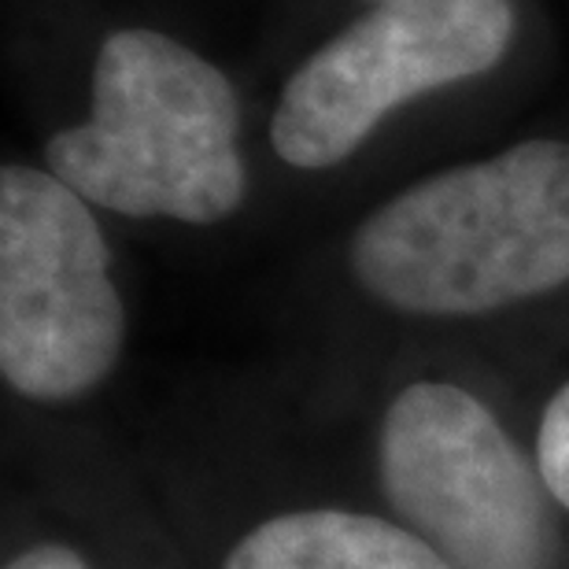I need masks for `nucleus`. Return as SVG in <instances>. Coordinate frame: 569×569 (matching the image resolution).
I'll list each match as a JSON object with an SVG mask.
<instances>
[{"instance_id":"4","label":"nucleus","mask_w":569,"mask_h":569,"mask_svg":"<svg viewBox=\"0 0 569 569\" xmlns=\"http://www.w3.org/2000/svg\"><path fill=\"white\" fill-rule=\"evenodd\" d=\"M378 481L403 529L455 569H551L555 496L473 392L415 381L378 429Z\"/></svg>"},{"instance_id":"6","label":"nucleus","mask_w":569,"mask_h":569,"mask_svg":"<svg viewBox=\"0 0 569 569\" xmlns=\"http://www.w3.org/2000/svg\"><path fill=\"white\" fill-rule=\"evenodd\" d=\"M222 569H455L411 529L359 510H292L233 543Z\"/></svg>"},{"instance_id":"7","label":"nucleus","mask_w":569,"mask_h":569,"mask_svg":"<svg viewBox=\"0 0 569 569\" xmlns=\"http://www.w3.org/2000/svg\"><path fill=\"white\" fill-rule=\"evenodd\" d=\"M367 4H381V0H289L281 16V30L274 33V67H284L318 33H326L333 22Z\"/></svg>"},{"instance_id":"2","label":"nucleus","mask_w":569,"mask_h":569,"mask_svg":"<svg viewBox=\"0 0 569 569\" xmlns=\"http://www.w3.org/2000/svg\"><path fill=\"white\" fill-rule=\"evenodd\" d=\"M373 307L473 322L569 289V138L532 133L407 181L345 237Z\"/></svg>"},{"instance_id":"9","label":"nucleus","mask_w":569,"mask_h":569,"mask_svg":"<svg viewBox=\"0 0 569 569\" xmlns=\"http://www.w3.org/2000/svg\"><path fill=\"white\" fill-rule=\"evenodd\" d=\"M4 569H89V566L74 548H63V543H38V548H27L22 555H16Z\"/></svg>"},{"instance_id":"1","label":"nucleus","mask_w":569,"mask_h":569,"mask_svg":"<svg viewBox=\"0 0 569 569\" xmlns=\"http://www.w3.org/2000/svg\"><path fill=\"white\" fill-rule=\"evenodd\" d=\"M11 38L74 67V111L44 133L41 167L97 211L203 230L248 203L244 93L186 33L93 0H19Z\"/></svg>"},{"instance_id":"5","label":"nucleus","mask_w":569,"mask_h":569,"mask_svg":"<svg viewBox=\"0 0 569 569\" xmlns=\"http://www.w3.org/2000/svg\"><path fill=\"white\" fill-rule=\"evenodd\" d=\"M127 348V300L97 208L52 170H0V373L27 400L93 392Z\"/></svg>"},{"instance_id":"3","label":"nucleus","mask_w":569,"mask_h":569,"mask_svg":"<svg viewBox=\"0 0 569 569\" xmlns=\"http://www.w3.org/2000/svg\"><path fill=\"white\" fill-rule=\"evenodd\" d=\"M548 60L537 0H381L281 67L267 148L289 174H337L407 119L488 100Z\"/></svg>"},{"instance_id":"8","label":"nucleus","mask_w":569,"mask_h":569,"mask_svg":"<svg viewBox=\"0 0 569 569\" xmlns=\"http://www.w3.org/2000/svg\"><path fill=\"white\" fill-rule=\"evenodd\" d=\"M537 470L555 503L569 510V381L543 407L537 432Z\"/></svg>"}]
</instances>
